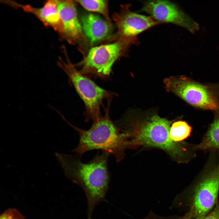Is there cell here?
<instances>
[{
    "instance_id": "cell-7",
    "label": "cell",
    "mask_w": 219,
    "mask_h": 219,
    "mask_svg": "<svg viewBox=\"0 0 219 219\" xmlns=\"http://www.w3.org/2000/svg\"><path fill=\"white\" fill-rule=\"evenodd\" d=\"M193 190L187 214L194 219H202L213 210L218 201L219 162L206 172Z\"/></svg>"
},
{
    "instance_id": "cell-4",
    "label": "cell",
    "mask_w": 219,
    "mask_h": 219,
    "mask_svg": "<svg viewBox=\"0 0 219 219\" xmlns=\"http://www.w3.org/2000/svg\"><path fill=\"white\" fill-rule=\"evenodd\" d=\"M166 90L192 106L219 112V83L203 84L184 75L163 80Z\"/></svg>"
},
{
    "instance_id": "cell-17",
    "label": "cell",
    "mask_w": 219,
    "mask_h": 219,
    "mask_svg": "<svg viewBox=\"0 0 219 219\" xmlns=\"http://www.w3.org/2000/svg\"><path fill=\"white\" fill-rule=\"evenodd\" d=\"M202 219H219V204L217 201L213 210Z\"/></svg>"
},
{
    "instance_id": "cell-11",
    "label": "cell",
    "mask_w": 219,
    "mask_h": 219,
    "mask_svg": "<svg viewBox=\"0 0 219 219\" xmlns=\"http://www.w3.org/2000/svg\"><path fill=\"white\" fill-rule=\"evenodd\" d=\"M56 1L63 24L62 33L68 38L80 39L83 33L74 4L70 0Z\"/></svg>"
},
{
    "instance_id": "cell-8",
    "label": "cell",
    "mask_w": 219,
    "mask_h": 219,
    "mask_svg": "<svg viewBox=\"0 0 219 219\" xmlns=\"http://www.w3.org/2000/svg\"><path fill=\"white\" fill-rule=\"evenodd\" d=\"M142 10L155 20L161 23H170L182 27L194 34L200 25L175 4L166 0H153L144 2Z\"/></svg>"
},
{
    "instance_id": "cell-12",
    "label": "cell",
    "mask_w": 219,
    "mask_h": 219,
    "mask_svg": "<svg viewBox=\"0 0 219 219\" xmlns=\"http://www.w3.org/2000/svg\"><path fill=\"white\" fill-rule=\"evenodd\" d=\"M81 21L83 34L91 43L105 39L110 34L109 25L98 15L86 14L82 17Z\"/></svg>"
},
{
    "instance_id": "cell-10",
    "label": "cell",
    "mask_w": 219,
    "mask_h": 219,
    "mask_svg": "<svg viewBox=\"0 0 219 219\" xmlns=\"http://www.w3.org/2000/svg\"><path fill=\"white\" fill-rule=\"evenodd\" d=\"M161 23L151 16L140 14L126 9L120 16L118 26L125 39L137 40V36L146 30Z\"/></svg>"
},
{
    "instance_id": "cell-3",
    "label": "cell",
    "mask_w": 219,
    "mask_h": 219,
    "mask_svg": "<svg viewBox=\"0 0 219 219\" xmlns=\"http://www.w3.org/2000/svg\"><path fill=\"white\" fill-rule=\"evenodd\" d=\"M110 103L104 115L93 121L89 129L82 130L70 124L80 137L79 144L73 151L82 155L94 149H101L112 155L118 162L124 158L125 150L132 147L128 135L111 120L109 114Z\"/></svg>"
},
{
    "instance_id": "cell-9",
    "label": "cell",
    "mask_w": 219,
    "mask_h": 219,
    "mask_svg": "<svg viewBox=\"0 0 219 219\" xmlns=\"http://www.w3.org/2000/svg\"><path fill=\"white\" fill-rule=\"evenodd\" d=\"M2 2L33 15L46 26L51 27L59 33L63 31V24L56 0H48L40 8L23 5L11 0H3Z\"/></svg>"
},
{
    "instance_id": "cell-5",
    "label": "cell",
    "mask_w": 219,
    "mask_h": 219,
    "mask_svg": "<svg viewBox=\"0 0 219 219\" xmlns=\"http://www.w3.org/2000/svg\"><path fill=\"white\" fill-rule=\"evenodd\" d=\"M64 61L60 58L57 64L68 76L86 108L87 120L93 121L99 118L103 100L109 98L112 93L100 87L88 77L78 71L68 57Z\"/></svg>"
},
{
    "instance_id": "cell-14",
    "label": "cell",
    "mask_w": 219,
    "mask_h": 219,
    "mask_svg": "<svg viewBox=\"0 0 219 219\" xmlns=\"http://www.w3.org/2000/svg\"><path fill=\"white\" fill-rule=\"evenodd\" d=\"M191 131V127L186 122L182 120L176 121L171 125L170 137L175 142H181L190 135Z\"/></svg>"
},
{
    "instance_id": "cell-6",
    "label": "cell",
    "mask_w": 219,
    "mask_h": 219,
    "mask_svg": "<svg viewBox=\"0 0 219 219\" xmlns=\"http://www.w3.org/2000/svg\"><path fill=\"white\" fill-rule=\"evenodd\" d=\"M133 43L128 40L91 48L80 64L82 74L106 79L109 77L113 64L121 55L126 45Z\"/></svg>"
},
{
    "instance_id": "cell-1",
    "label": "cell",
    "mask_w": 219,
    "mask_h": 219,
    "mask_svg": "<svg viewBox=\"0 0 219 219\" xmlns=\"http://www.w3.org/2000/svg\"><path fill=\"white\" fill-rule=\"evenodd\" d=\"M109 154L103 151L90 161L83 163L78 156H60L66 176L84 191L88 202V219H92L95 207L104 199L109 181L108 160Z\"/></svg>"
},
{
    "instance_id": "cell-2",
    "label": "cell",
    "mask_w": 219,
    "mask_h": 219,
    "mask_svg": "<svg viewBox=\"0 0 219 219\" xmlns=\"http://www.w3.org/2000/svg\"><path fill=\"white\" fill-rule=\"evenodd\" d=\"M171 122L157 115L129 123L124 132L133 146H143L160 148L178 162L188 161L189 153L186 144L176 142L171 138Z\"/></svg>"
},
{
    "instance_id": "cell-18",
    "label": "cell",
    "mask_w": 219,
    "mask_h": 219,
    "mask_svg": "<svg viewBox=\"0 0 219 219\" xmlns=\"http://www.w3.org/2000/svg\"><path fill=\"white\" fill-rule=\"evenodd\" d=\"M154 218H153V217L151 218V217H149L147 219H163V218H156L155 217H154ZM194 219L191 217H190L187 214H186L184 216L179 218L176 219Z\"/></svg>"
},
{
    "instance_id": "cell-13",
    "label": "cell",
    "mask_w": 219,
    "mask_h": 219,
    "mask_svg": "<svg viewBox=\"0 0 219 219\" xmlns=\"http://www.w3.org/2000/svg\"><path fill=\"white\" fill-rule=\"evenodd\" d=\"M219 148V112H216L214 119L202 141L193 148L195 150H207Z\"/></svg>"
},
{
    "instance_id": "cell-15",
    "label": "cell",
    "mask_w": 219,
    "mask_h": 219,
    "mask_svg": "<svg viewBox=\"0 0 219 219\" xmlns=\"http://www.w3.org/2000/svg\"><path fill=\"white\" fill-rule=\"evenodd\" d=\"M84 8L91 12L104 14L106 10V3L103 0L77 1Z\"/></svg>"
},
{
    "instance_id": "cell-16",
    "label": "cell",
    "mask_w": 219,
    "mask_h": 219,
    "mask_svg": "<svg viewBox=\"0 0 219 219\" xmlns=\"http://www.w3.org/2000/svg\"><path fill=\"white\" fill-rule=\"evenodd\" d=\"M0 219H25V217L17 209L10 208L1 214Z\"/></svg>"
}]
</instances>
